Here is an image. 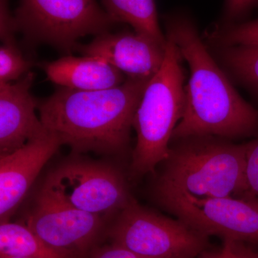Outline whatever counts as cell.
I'll use <instances>...</instances> for the list:
<instances>
[{
	"mask_svg": "<svg viewBox=\"0 0 258 258\" xmlns=\"http://www.w3.org/2000/svg\"><path fill=\"white\" fill-rule=\"evenodd\" d=\"M240 198L258 206V139L246 144L245 186Z\"/></svg>",
	"mask_w": 258,
	"mask_h": 258,
	"instance_id": "19",
	"label": "cell"
},
{
	"mask_svg": "<svg viewBox=\"0 0 258 258\" xmlns=\"http://www.w3.org/2000/svg\"><path fill=\"white\" fill-rule=\"evenodd\" d=\"M115 23H128L134 31L166 45L159 25L154 0H101Z\"/></svg>",
	"mask_w": 258,
	"mask_h": 258,
	"instance_id": "15",
	"label": "cell"
},
{
	"mask_svg": "<svg viewBox=\"0 0 258 258\" xmlns=\"http://www.w3.org/2000/svg\"><path fill=\"white\" fill-rule=\"evenodd\" d=\"M149 82L127 77L120 86L108 89L61 87L37 104L40 119L76 153L118 154L128 145L134 115Z\"/></svg>",
	"mask_w": 258,
	"mask_h": 258,
	"instance_id": "2",
	"label": "cell"
},
{
	"mask_svg": "<svg viewBox=\"0 0 258 258\" xmlns=\"http://www.w3.org/2000/svg\"><path fill=\"white\" fill-rule=\"evenodd\" d=\"M40 192L101 217L119 212L131 199L124 179L115 168L83 159L67 161L50 171Z\"/></svg>",
	"mask_w": 258,
	"mask_h": 258,
	"instance_id": "7",
	"label": "cell"
},
{
	"mask_svg": "<svg viewBox=\"0 0 258 258\" xmlns=\"http://www.w3.org/2000/svg\"><path fill=\"white\" fill-rule=\"evenodd\" d=\"M258 0H225V18L227 21H233L245 14Z\"/></svg>",
	"mask_w": 258,
	"mask_h": 258,
	"instance_id": "21",
	"label": "cell"
},
{
	"mask_svg": "<svg viewBox=\"0 0 258 258\" xmlns=\"http://www.w3.org/2000/svg\"><path fill=\"white\" fill-rule=\"evenodd\" d=\"M222 251H223V258H230L225 247H223V248H222Z\"/></svg>",
	"mask_w": 258,
	"mask_h": 258,
	"instance_id": "25",
	"label": "cell"
},
{
	"mask_svg": "<svg viewBox=\"0 0 258 258\" xmlns=\"http://www.w3.org/2000/svg\"><path fill=\"white\" fill-rule=\"evenodd\" d=\"M166 39L164 62L148 83L134 115L137 143L132 169L137 174L153 172L158 164L168 159L169 142L184 111L181 56L170 37Z\"/></svg>",
	"mask_w": 258,
	"mask_h": 258,
	"instance_id": "4",
	"label": "cell"
},
{
	"mask_svg": "<svg viewBox=\"0 0 258 258\" xmlns=\"http://www.w3.org/2000/svg\"><path fill=\"white\" fill-rule=\"evenodd\" d=\"M33 73L15 83H0V154H11L47 131L35 114L38 102L30 93Z\"/></svg>",
	"mask_w": 258,
	"mask_h": 258,
	"instance_id": "12",
	"label": "cell"
},
{
	"mask_svg": "<svg viewBox=\"0 0 258 258\" xmlns=\"http://www.w3.org/2000/svg\"><path fill=\"white\" fill-rule=\"evenodd\" d=\"M61 145L57 135L47 130L15 152L0 155V222L9 221Z\"/></svg>",
	"mask_w": 258,
	"mask_h": 258,
	"instance_id": "10",
	"label": "cell"
},
{
	"mask_svg": "<svg viewBox=\"0 0 258 258\" xmlns=\"http://www.w3.org/2000/svg\"><path fill=\"white\" fill-rule=\"evenodd\" d=\"M224 247L230 258H258V252L246 247L243 242L225 240Z\"/></svg>",
	"mask_w": 258,
	"mask_h": 258,
	"instance_id": "23",
	"label": "cell"
},
{
	"mask_svg": "<svg viewBox=\"0 0 258 258\" xmlns=\"http://www.w3.org/2000/svg\"><path fill=\"white\" fill-rule=\"evenodd\" d=\"M76 49L84 55L104 59L127 77L150 81L162 66L166 45L135 31L108 32Z\"/></svg>",
	"mask_w": 258,
	"mask_h": 258,
	"instance_id": "11",
	"label": "cell"
},
{
	"mask_svg": "<svg viewBox=\"0 0 258 258\" xmlns=\"http://www.w3.org/2000/svg\"><path fill=\"white\" fill-rule=\"evenodd\" d=\"M0 258H23V257H12V256L0 255Z\"/></svg>",
	"mask_w": 258,
	"mask_h": 258,
	"instance_id": "26",
	"label": "cell"
},
{
	"mask_svg": "<svg viewBox=\"0 0 258 258\" xmlns=\"http://www.w3.org/2000/svg\"><path fill=\"white\" fill-rule=\"evenodd\" d=\"M167 37L189 63L182 116L171 139L247 135L258 125V111L244 101L209 55L192 20L183 14L166 20Z\"/></svg>",
	"mask_w": 258,
	"mask_h": 258,
	"instance_id": "1",
	"label": "cell"
},
{
	"mask_svg": "<svg viewBox=\"0 0 258 258\" xmlns=\"http://www.w3.org/2000/svg\"><path fill=\"white\" fill-rule=\"evenodd\" d=\"M31 64L19 50L15 40L3 42L0 47V83L21 79L28 74Z\"/></svg>",
	"mask_w": 258,
	"mask_h": 258,
	"instance_id": "17",
	"label": "cell"
},
{
	"mask_svg": "<svg viewBox=\"0 0 258 258\" xmlns=\"http://www.w3.org/2000/svg\"><path fill=\"white\" fill-rule=\"evenodd\" d=\"M113 243L143 258H193L208 246V236L181 220L143 208L131 198L110 230Z\"/></svg>",
	"mask_w": 258,
	"mask_h": 258,
	"instance_id": "6",
	"label": "cell"
},
{
	"mask_svg": "<svg viewBox=\"0 0 258 258\" xmlns=\"http://www.w3.org/2000/svg\"><path fill=\"white\" fill-rule=\"evenodd\" d=\"M25 225L52 247L80 255L94 244L103 220L39 192Z\"/></svg>",
	"mask_w": 258,
	"mask_h": 258,
	"instance_id": "9",
	"label": "cell"
},
{
	"mask_svg": "<svg viewBox=\"0 0 258 258\" xmlns=\"http://www.w3.org/2000/svg\"><path fill=\"white\" fill-rule=\"evenodd\" d=\"M203 258H223V251L222 249L219 252H210L204 254Z\"/></svg>",
	"mask_w": 258,
	"mask_h": 258,
	"instance_id": "24",
	"label": "cell"
},
{
	"mask_svg": "<svg viewBox=\"0 0 258 258\" xmlns=\"http://www.w3.org/2000/svg\"><path fill=\"white\" fill-rule=\"evenodd\" d=\"M17 28L32 42L70 51L88 35L108 32L115 20L96 0H20Z\"/></svg>",
	"mask_w": 258,
	"mask_h": 258,
	"instance_id": "5",
	"label": "cell"
},
{
	"mask_svg": "<svg viewBox=\"0 0 258 258\" xmlns=\"http://www.w3.org/2000/svg\"><path fill=\"white\" fill-rule=\"evenodd\" d=\"M217 38L226 46H258V18L228 27L218 33Z\"/></svg>",
	"mask_w": 258,
	"mask_h": 258,
	"instance_id": "18",
	"label": "cell"
},
{
	"mask_svg": "<svg viewBox=\"0 0 258 258\" xmlns=\"http://www.w3.org/2000/svg\"><path fill=\"white\" fill-rule=\"evenodd\" d=\"M0 255L23 258H78L69 251L52 247L27 225L2 222L0 225Z\"/></svg>",
	"mask_w": 258,
	"mask_h": 258,
	"instance_id": "14",
	"label": "cell"
},
{
	"mask_svg": "<svg viewBox=\"0 0 258 258\" xmlns=\"http://www.w3.org/2000/svg\"><path fill=\"white\" fill-rule=\"evenodd\" d=\"M92 258H143L122 246L115 243L98 249Z\"/></svg>",
	"mask_w": 258,
	"mask_h": 258,
	"instance_id": "22",
	"label": "cell"
},
{
	"mask_svg": "<svg viewBox=\"0 0 258 258\" xmlns=\"http://www.w3.org/2000/svg\"><path fill=\"white\" fill-rule=\"evenodd\" d=\"M18 30L15 17L9 9V0H0V36L2 42L15 40V32Z\"/></svg>",
	"mask_w": 258,
	"mask_h": 258,
	"instance_id": "20",
	"label": "cell"
},
{
	"mask_svg": "<svg viewBox=\"0 0 258 258\" xmlns=\"http://www.w3.org/2000/svg\"><path fill=\"white\" fill-rule=\"evenodd\" d=\"M158 199L179 220L203 235L258 244V206L250 202L234 197L164 196Z\"/></svg>",
	"mask_w": 258,
	"mask_h": 258,
	"instance_id": "8",
	"label": "cell"
},
{
	"mask_svg": "<svg viewBox=\"0 0 258 258\" xmlns=\"http://www.w3.org/2000/svg\"><path fill=\"white\" fill-rule=\"evenodd\" d=\"M209 137L186 139L171 149L158 181V198H241L245 186L246 144Z\"/></svg>",
	"mask_w": 258,
	"mask_h": 258,
	"instance_id": "3",
	"label": "cell"
},
{
	"mask_svg": "<svg viewBox=\"0 0 258 258\" xmlns=\"http://www.w3.org/2000/svg\"><path fill=\"white\" fill-rule=\"evenodd\" d=\"M47 79L61 87L96 91L120 86L127 77L104 59L95 56H66L42 64Z\"/></svg>",
	"mask_w": 258,
	"mask_h": 258,
	"instance_id": "13",
	"label": "cell"
},
{
	"mask_svg": "<svg viewBox=\"0 0 258 258\" xmlns=\"http://www.w3.org/2000/svg\"><path fill=\"white\" fill-rule=\"evenodd\" d=\"M222 51L229 68L258 91V46H226Z\"/></svg>",
	"mask_w": 258,
	"mask_h": 258,
	"instance_id": "16",
	"label": "cell"
}]
</instances>
